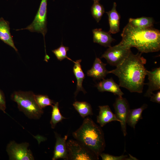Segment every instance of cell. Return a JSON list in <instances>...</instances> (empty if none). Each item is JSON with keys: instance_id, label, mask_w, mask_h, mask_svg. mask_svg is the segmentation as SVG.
I'll return each mask as SVG.
<instances>
[{"instance_id": "obj_1", "label": "cell", "mask_w": 160, "mask_h": 160, "mask_svg": "<svg viewBox=\"0 0 160 160\" xmlns=\"http://www.w3.org/2000/svg\"><path fill=\"white\" fill-rule=\"evenodd\" d=\"M142 53L138 52L134 55L131 51L121 65L108 71V73H113L118 77L120 87L131 92H143L147 70L144 66L146 60Z\"/></svg>"}, {"instance_id": "obj_2", "label": "cell", "mask_w": 160, "mask_h": 160, "mask_svg": "<svg viewBox=\"0 0 160 160\" xmlns=\"http://www.w3.org/2000/svg\"><path fill=\"white\" fill-rule=\"evenodd\" d=\"M121 36L120 44L130 48L135 47L142 53L160 50V31L153 27L140 28L128 23L124 28Z\"/></svg>"}, {"instance_id": "obj_3", "label": "cell", "mask_w": 160, "mask_h": 160, "mask_svg": "<svg viewBox=\"0 0 160 160\" xmlns=\"http://www.w3.org/2000/svg\"><path fill=\"white\" fill-rule=\"evenodd\" d=\"M101 127L88 117L72 134L74 138L93 153L98 160L105 147L104 134Z\"/></svg>"}, {"instance_id": "obj_4", "label": "cell", "mask_w": 160, "mask_h": 160, "mask_svg": "<svg viewBox=\"0 0 160 160\" xmlns=\"http://www.w3.org/2000/svg\"><path fill=\"white\" fill-rule=\"evenodd\" d=\"M11 99L17 103L19 110L30 119H39L44 113L36 103L35 94L32 91H16L11 96Z\"/></svg>"}, {"instance_id": "obj_5", "label": "cell", "mask_w": 160, "mask_h": 160, "mask_svg": "<svg viewBox=\"0 0 160 160\" xmlns=\"http://www.w3.org/2000/svg\"><path fill=\"white\" fill-rule=\"evenodd\" d=\"M47 0H41L37 12L32 23L25 28L16 31L27 30L31 32L41 33L44 38L47 31Z\"/></svg>"}, {"instance_id": "obj_6", "label": "cell", "mask_w": 160, "mask_h": 160, "mask_svg": "<svg viewBox=\"0 0 160 160\" xmlns=\"http://www.w3.org/2000/svg\"><path fill=\"white\" fill-rule=\"evenodd\" d=\"M66 144L67 160H98L93 153L77 141L69 140Z\"/></svg>"}, {"instance_id": "obj_7", "label": "cell", "mask_w": 160, "mask_h": 160, "mask_svg": "<svg viewBox=\"0 0 160 160\" xmlns=\"http://www.w3.org/2000/svg\"><path fill=\"white\" fill-rule=\"evenodd\" d=\"M131 48L119 44L109 47L102 55L111 65L117 67L121 65L131 52Z\"/></svg>"}, {"instance_id": "obj_8", "label": "cell", "mask_w": 160, "mask_h": 160, "mask_svg": "<svg viewBox=\"0 0 160 160\" xmlns=\"http://www.w3.org/2000/svg\"><path fill=\"white\" fill-rule=\"evenodd\" d=\"M29 145L26 142L19 144L14 140L10 141L6 148L9 160H34L32 151L28 149Z\"/></svg>"}, {"instance_id": "obj_9", "label": "cell", "mask_w": 160, "mask_h": 160, "mask_svg": "<svg viewBox=\"0 0 160 160\" xmlns=\"http://www.w3.org/2000/svg\"><path fill=\"white\" fill-rule=\"evenodd\" d=\"M113 106L115 109V114L120 121L123 135L126 136L127 135V120L130 109L129 103L126 98L118 96L116 99Z\"/></svg>"}, {"instance_id": "obj_10", "label": "cell", "mask_w": 160, "mask_h": 160, "mask_svg": "<svg viewBox=\"0 0 160 160\" xmlns=\"http://www.w3.org/2000/svg\"><path fill=\"white\" fill-rule=\"evenodd\" d=\"M146 72L149 80V82L147 84L148 87L144 96L150 97L153 91L160 90V68H156L151 71L146 70Z\"/></svg>"}, {"instance_id": "obj_11", "label": "cell", "mask_w": 160, "mask_h": 160, "mask_svg": "<svg viewBox=\"0 0 160 160\" xmlns=\"http://www.w3.org/2000/svg\"><path fill=\"white\" fill-rule=\"evenodd\" d=\"M55 133L56 142L52 159L56 160L59 159H63L67 160L68 151L66 140L68 136L65 135L63 137L57 132H55Z\"/></svg>"}, {"instance_id": "obj_12", "label": "cell", "mask_w": 160, "mask_h": 160, "mask_svg": "<svg viewBox=\"0 0 160 160\" xmlns=\"http://www.w3.org/2000/svg\"><path fill=\"white\" fill-rule=\"evenodd\" d=\"M106 64L103 63L101 60L96 57L91 68L87 72V75L94 79H103L108 73L106 68Z\"/></svg>"}, {"instance_id": "obj_13", "label": "cell", "mask_w": 160, "mask_h": 160, "mask_svg": "<svg viewBox=\"0 0 160 160\" xmlns=\"http://www.w3.org/2000/svg\"><path fill=\"white\" fill-rule=\"evenodd\" d=\"M96 87L100 92H110L119 97H122L124 94L119 85L115 82L112 77L103 79L96 85Z\"/></svg>"}, {"instance_id": "obj_14", "label": "cell", "mask_w": 160, "mask_h": 160, "mask_svg": "<svg viewBox=\"0 0 160 160\" xmlns=\"http://www.w3.org/2000/svg\"><path fill=\"white\" fill-rule=\"evenodd\" d=\"M99 115L97 117V122L101 127L112 121H120L117 119L115 114L111 111L108 105L99 106Z\"/></svg>"}, {"instance_id": "obj_15", "label": "cell", "mask_w": 160, "mask_h": 160, "mask_svg": "<svg viewBox=\"0 0 160 160\" xmlns=\"http://www.w3.org/2000/svg\"><path fill=\"white\" fill-rule=\"evenodd\" d=\"M0 40L17 51L10 33L9 22L2 17L0 18Z\"/></svg>"}, {"instance_id": "obj_16", "label": "cell", "mask_w": 160, "mask_h": 160, "mask_svg": "<svg viewBox=\"0 0 160 160\" xmlns=\"http://www.w3.org/2000/svg\"><path fill=\"white\" fill-rule=\"evenodd\" d=\"M93 41L94 43H98L105 47H110L111 44L115 40L111 36V34L103 31L100 28L92 30Z\"/></svg>"}, {"instance_id": "obj_17", "label": "cell", "mask_w": 160, "mask_h": 160, "mask_svg": "<svg viewBox=\"0 0 160 160\" xmlns=\"http://www.w3.org/2000/svg\"><path fill=\"white\" fill-rule=\"evenodd\" d=\"M116 4L114 2L111 10L106 12L108 16L110 33L115 34L120 31L119 24L120 16L116 9Z\"/></svg>"}, {"instance_id": "obj_18", "label": "cell", "mask_w": 160, "mask_h": 160, "mask_svg": "<svg viewBox=\"0 0 160 160\" xmlns=\"http://www.w3.org/2000/svg\"><path fill=\"white\" fill-rule=\"evenodd\" d=\"M81 60L80 59L74 61V65L73 68V73L77 81V88L74 95L76 97L79 92L82 91L85 94L86 92L82 86V83L85 77V75L83 72L81 65Z\"/></svg>"}, {"instance_id": "obj_19", "label": "cell", "mask_w": 160, "mask_h": 160, "mask_svg": "<svg viewBox=\"0 0 160 160\" xmlns=\"http://www.w3.org/2000/svg\"><path fill=\"white\" fill-rule=\"evenodd\" d=\"M147 105L144 104L139 108L135 109H130L127 117V124L135 129L138 121L143 119L142 112L144 110L147 108Z\"/></svg>"}, {"instance_id": "obj_20", "label": "cell", "mask_w": 160, "mask_h": 160, "mask_svg": "<svg viewBox=\"0 0 160 160\" xmlns=\"http://www.w3.org/2000/svg\"><path fill=\"white\" fill-rule=\"evenodd\" d=\"M154 23L152 17H143L137 18H130L128 23L135 27L143 29L152 27Z\"/></svg>"}, {"instance_id": "obj_21", "label": "cell", "mask_w": 160, "mask_h": 160, "mask_svg": "<svg viewBox=\"0 0 160 160\" xmlns=\"http://www.w3.org/2000/svg\"><path fill=\"white\" fill-rule=\"evenodd\" d=\"M73 105L83 118L93 114L91 105L87 102L75 101Z\"/></svg>"}, {"instance_id": "obj_22", "label": "cell", "mask_w": 160, "mask_h": 160, "mask_svg": "<svg viewBox=\"0 0 160 160\" xmlns=\"http://www.w3.org/2000/svg\"><path fill=\"white\" fill-rule=\"evenodd\" d=\"M51 117L50 121L51 127L54 129L57 123L61 121L63 119H65L60 113L59 108V103L57 102L52 105Z\"/></svg>"}, {"instance_id": "obj_23", "label": "cell", "mask_w": 160, "mask_h": 160, "mask_svg": "<svg viewBox=\"0 0 160 160\" xmlns=\"http://www.w3.org/2000/svg\"><path fill=\"white\" fill-rule=\"evenodd\" d=\"M91 12L92 17L98 23L105 12V9L99 2H94L91 7Z\"/></svg>"}, {"instance_id": "obj_24", "label": "cell", "mask_w": 160, "mask_h": 160, "mask_svg": "<svg viewBox=\"0 0 160 160\" xmlns=\"http://www.w3.org/2000/svg\"><path fill=\"white\" fill-rule=\"evenodd\" d=\"M35 101L38 106L41 109L50 105L52 106V104L55 103L50 99L47 95H35Z\"/></svg>"}, {"instance_id": "obj_25", "label": "cell", "mask_w": 160, "mask_h": 160, "mask_svg": "<svg viewBox=\"0 0 160 160\" xmlns=\"http://www.w3.org/2000/svg\"><path fill=\"white\" fill-rule=\"evenodd\" d=\"M69 50V48L63 45L62 43L61 45L57 49L52 51V52L55 55L58 60L61 61L65 58L71 60L74 63L71 58L68 57L67 55V52Z\"/></svg>"}, {"instance_id": "obj_26", "label": "cell", "mask_w": 160, "mask_h": 160, "mask_svg": "<svg viewBox=\"0 0 160 160\" xmlns=\"http://www.w3.org/2000/svg\"><path fill=\"white\" fill-rule=\"evenodd\" d=\"M100 156L103 160H126L127 157L126 155L116 156L103 153L100 154Z\"/></svg>"}, {"instance_id": "obj_27", "label": "cell", "mask_w": 160, "mask_h": 160, "mask_svg": "<svg viewBox=\"0 0 160 160\" xmlns=\"http://www.w3.org/2000/svg\"><path fill=\"white\" fill-rule=\"evenodd\" d=\"M6 102L4 95L3 92L0 89V110L4 113H6Z\"/></svg>"}, {"instance_id": "obj_28", "label": "cell", "mask_w": 160, "mask_h": 160, "mask_svg": "<svg viewBox=\"0 0 160 160\" xmlns=\"http://www.w3.org/2000/svg\"><path fill=\"white\" fill-rule=\"evenodd\" d=\"M150 101L153 102L160 103V91H159L156 94L153 93L150 97Z\"/></svg>"}, {"instance_id": "obj_29", "label": "cell", "mask_w": 160, "mask_h": 160, "mask_svg": "<svg viewBox=\"0 0 160 160\" xmlns=\"http://www.w3.org/2000/svg\"><path fill=\"white\" fill-rule=\"evenodd\" d=\"M94 2H99L100 0H93Z\"/></svg>"}]
</instances>
